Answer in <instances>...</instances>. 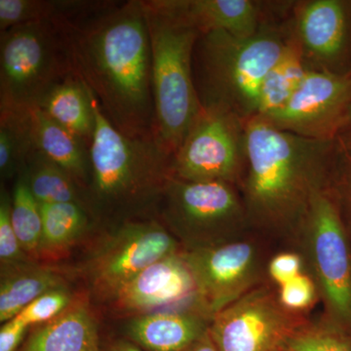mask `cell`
I'll return each instance as SVG.
<instances>
[{
  "instance_id": "6da1fadb",
  "label": "cell",
  "mask_w": 351,
  "mask_h": 351,
  "mask_svg": "<svg viewBox=\"0 0 351 351\" xmlns=\"http://www.w3.org/2000/svg\"><path fill=\"white\" fill-rule=\"evenodd\" d=\"M57 22L75 73L110 123L128 137L154 138L151 38L143 0L100 1Z\"/></svg>"
},
{
  "instance_id": "7a4b0ae2",
  "label": "cell",
  "mask_w": 351,
  "mask_h": 351,
  "mask_svg": "<svg viewBox=\"0 0 351 351\" xmlns=\"http://www.w3.org/2000/svg\"><path fill=\"white\" fill-rule=\"evenodd\" d=\"M246 145L240 184L248 221L302 228L314 197L329 188L336 141L301 137L253 117L246 119Z\"/></svg>"
},
{
  "instance_id": "3957f363",
  "label": "cell",
  "mask_w": 351,
  "mask_h": 351,
  "mask_svg": "<svg viewBox=\"0 0 351 351\" xmlns=\"http://www.w3.org/2000/svg\"><path fill=\"white\" fill-rule=\"evenodd\" d=\"M90 144L87 208L93 218L149 219L158 210L171 177L170 156L156 138H131L117 130L96 100Z\"/></svg>"
},
{
  "instance_id": "277c9868",
  "label": "cell",
  "mask_w": 351,
  "mask_h": 351,
  "mask_svg": "<svg viewBox=\"0 0 351 351\" xmlns=\"http://www.w3.org/2000/svg\"><path fill=\"white\" fill-rule=\"evenodd\" d=\"M290 24L269 21L247 38L226 32L201 34L193 52V76L202 107L226 108L243 119L257 113L263 80L294 41Z\"/></svg>"
},
{
  "instance_id": "5b68a950",
  "label": "cell",
  "mask_w": 351,
  "mask_h": 351,
  "mask_svg": "<svg viewBox=\"0 0 351 351\" xmlns=\"http://www.w3.org/2000/svg\"><path fill=\"white\" fill-rule=\"evenodd\" d=\"M152 47L154 138L172 156L202 110L193 76L200 32L159 5L143 0Z\"/></svg>"
},
{
  "instance_id": "8992f818",
  "label": "cell",
  "mask_w": 351,
  "mask_h": 351,
  "mask_svg": "<svg viewBox=\"0 0 351 351\" xmlns=\"http://www.w3.org/2000/svg\"><path fill=\"white\" fill-rule=\"evenodd\" d=\"M73 73L68 41L57 21L0 34V110L38 108L51 90Z\"/></svg>"
},
{
  "instance_id": "52a82bcc",
  "label": "cell",
  "mask_w": 351,
  "mask_h": 351,
  "mask_svg": "<svg viewBox=\"0 0 351 351\" xmlns=\"http://www.w3.org/2000/svg\"><path fill=\"white\" fill-rule=\"evenodd\" d=\"M246 162V119L226 108L202 107L171 158L170 172L182 181L237 186Z\"/></svg>"
},
{
  "instance_id": "ba28073f",
  "label": "cell",
  "mask_w": 351,
  "mask_h": 351,
  "mask_svg": "<svg viewBox=\"0 0 351 351\" xmlns=\"http://www.w3.org/2000/svg\"><path fill=\"white\" fill-rule=\"evenodd\" d=\"M174 237L154 219L123 221L108 233L86 265L96 297L108 302L152 263L178 252Z\"/></svg>"
},
{
  "instance_id": "9c48e42d",
  "label": "cell",
  "mask_w": 351,
  "mask_h": 351,
  "mask_svg": "<svg viewBox=\"0 0 351 351\" xmlns=\"http://www.w3.org/2000/svg\"><path fill=\"white\" fill-rule=\"evenodd\" d=\"M302 228L330 322L351 339V248L345 221L328 189L314 197Z\"/></svg>"
},
{
  "instance_id": "30bf717a",
  "label": "cell",
  "mask_w": 351,
  "mask_h": 351,
  "mask_svg": "<svg viewBox=\"0 0 351 351\" xmlns=\"http://www.w3.org/2000/svg\"><path fill=\"white\" fill-rule=\"evenodd\" d=\"M168 225L186 239H219L248 221L234 184L171 177L158 206Z\"/></svg>"
},
{
  "instance_id": "8fae6325",
  "label": "cell",
  "mask_w": 351,
  "mask_h": 351,
  "mask_svg": "<svg viewBox=\"0 0 351 351\" xmlns=\"http://www.w3.org/2000/svg\"><path fill=\"white\" fill-rule=\"evenodd\" d=\"M350 106L351 75L308 69L285 106L260 117L301 137L336 141Z\"/></svg>"
},
{
  "instance_id": "7c38bea8",
  "label": "cell",
  "mask_w": 351,
  "mask_h": 351,
  "mask_svg": "<svg viewBox=\"0 0 351 351\" xmlns=\"http://www.w3.org/2000/svg\"><path fill=\"white\" fill-rule=\"evenodd\" d=\"M182 255L195 279L196 304L212 319L250 292L257 279V251L249 242L193 247Z\"/></svg>"
},
{
  "instance_id": "4fadbf2b",
  "label": "cell",
  "mask_w": 351,
  "mask_h": 351,
  "mask_svg": "<svg viewBox=\"0 0 351 351\" xmlns=\"http://www.w3.org/2000/svg\"><path fill=\"white\" fill-rule=\"evenodd\" d=\"M209 331L218 351H282L297 330L280 302L258 289L217 313Z\"/></svg>"
},
{
  "instance_id": "5bb4252c",
  "label": "cell",
  "mask_w": 351,
  "mask_h": 351,
  "mask_svg": "<svg viewBox=\"0 0 351 351\" xmlns=\"http://www.w3.org/2000/svg\"><path fill=\"white\" fill-rule=\"evenodd\" d=\"M189 300L196 302L195 279L182 254L176 253L143 270L108 302L114 315L133 318L181 308Z\"/></svg>"
},
{
  "instance_id": "9a60e30c",
  "label": "cell",
  "mask_w": 351,
  "mask_h": 351,
  "mask_svg": "<svg viewBox=\"0 0 351 351\" xmlns=\"http://www.w3.org/2000/svg\"><path fill=\"white\" fill-rule=\"evenodd\" d=\"M293 31L309 69L338 73L336 66L345 52L348 32L343 1L298 2L293 12Z\"/></svg>"
},
{
  "instance_id": "2e32d148",
  "label": "cell",
  "mask_w": 351,
  "mask_h": 351,
  "mask_svg": "<svg viewBox=\"0 0 351 351\" xmlns=\"http://www.w3.org/2000/svg\"><path fill=\"white\" fill-rule=\"evenodd\" d=\"M211 322L197 306H189L131 318L126 332L145 351H186L209 331Z\"/></svg>"
},
{
  "instance_id": "e0dca14e",
  "label": "cell",
  "mask_w": 351,
  "mask_h": 351,
  "mask_svg": "<svg viewBox=\"0 0 351 351\" xmlns=\"http://www.w3.org/2000/svg\"><path fill=\"white\" fill-rule=\"evenodd\" d=\"M159 5L193 25L200 34L226 32L254 36L269 22L263 3L253 0H157Z\"/></svg>"
},
{
  "instance_id": "ac0fdd59",
  "label": "cell",
  "mask_w": 351,
  "mask_h": 351,
  "mask_svg": "<svg viewBox=\"0 0 351 351\" xmlns=\"http://www.w3.org/2000/svg\"><path fill=\"white\" fill-rule=\"evenodd\" d=\"M36 327L18 351H101L98 324L84 295H76L59 316Z\"/></svg>"
},
{
  "instance_id": "d6986e66",
  "label": "cell",
  "mask_w": 351,
  "mask_h": 351,
  "mask_svg": "<svg viewBox=\"0 0 351 351\" xmlns=\"http://www.w3.org/2000/svg\"><path fill=\"white\" fill-rule=\"evenodd\" d=\"M31 114L34 149L66 171L86 193L90 177V152L86 143L40 108L32 110Z\"/></svg>"
},
{
  "instance_id": "ffe728a7",
  "label": "cell",
  "mask_w": 351,
  "mask_h": 351,
  "mask_svg": "<svg viewBox=\"0 0 351 351\" xmlns=\"http://www.w3.org/2000/svg\"><path fill=\"white\" fill-rule=\"evenodd\" d=\"M96 98L76 73L51 90L40 110L82 138L90 147L96 128Z\"/></svg>"
},
{
  "instance_id": "44dd1931",
  "label": "cell",
  "mask_w": 351,
  "mask_h": 351,
  "mask_svg": "<svg viewBox=\"0 0 351 351\" xmlns=\"http://www.w3.org/2000/svg\"><path fill=\"white\" fill-rule=\"evenodd\" d=\"M66 274L51 265L31 263L1 274L0 282V321L16 317L44 293L68 287Z\"/></svg>"
},
{
  "instance_id": "7402d4cb",
  "label": "cell",
  "mask_w": 351,
  "mask_h": 351,
  "mask_svg": "<svg viewBox=\"0 0 351 351\" xmlns=\"http://www.w3.org/2000/svg\"><path fill=\"white\" fill-rule=\"evenodd\" d=\"M43 234L39 245V260L57 261L86 234L93 219L86 208L77 203L40 205Z\"/></svg>"
},
{
  "instance_id": "603a6c76",
  "label": "cell",
  "mask_w": 351,
  "mask_h": 351,
  "mask_svg": "<svg viewBox=\"0 0 351 351\" xmlns=\"http://www.w3.org/2000/svg\"><path fill=\"white\" fill-rule=\"evenodd\" d=\"M22 175L39 204L77 203L88 210L85 189L41 152H32Z\"/></svg>"
},
{
  "instance_id": "cb8c5ba5",
  "label": "cell",
  "mask_w": 351,
  "mask_h": 351,
  "mask_svg": "<svg viewBox=\"0 0 351 351\" xmlns=\"http://www.w3.org/2000/svg\"><path fill=\"white\" fill-rule=\"evenodd\" d=\"M34 149L31 110H0V177L17 179Z\"/></svg>"
},
{
  "instance_id": "d4e9b609",
  "label": "cell",
  "mask_w": 351,
  "mask_h": 351,
  "mask_svg": "<svg viewBox=\"0 0 351 351\" xmlns=\"http://www.w3.org/2000/svg\"><path fill=\"white\" fill-rule=\"evenodd\" d=\"M308 69L295 38L287 53L263 80L255 117H265L285 106Z\"/></svg>"
},
{
  "instance_id": "484cf974",
  "label": "cell",
  "mask_w": 351,
  "mask_h": 351,
  "mask_svg": "<svg viewBox=\"0 0 351 351\" xmlns=\"http://www.w3.org/2000/svg\"><path fill=\"white\" fill-rule=\"evenodd\" d=\"M95 4L92 0H0V34L29 23L73 19Z\"/></svg>"
},
{
  "instance_id": "4316f807",
  "label": "cell",
  "mask_w": 351,
  "mask_h": 351,
  "mask_svg": "<svg viewBox=\"0 0 351 351\" xmlns=\"http://www.w3.org/2000/svg\"><path fill=\"white\" fill-rule=\"evenodd\" d=\"M11 221L23 249L38 262L43 234L40 204L32 195L22 174L15 180L11 195Z\"/></svg>"
},
{
  "instance_id": "83f0119b",
  "label": "cell",
  "mask_w": 351,
  "mask_h": 351,
  "mask_svg": "<svg viewBox=\"0 0 351 351\" xmlns=\"http://www.w3.org/2000/svg\"><path fill=\"white\" fill-rule=\"evenodd\" d=\"M284 351H351V339L332 322L319 328L297 330Z\"/></svg>"
},
{
  "instance_id": "f1b7e54d",
  "label": "cell",
  "mask_w": 351,
  "mask_h": 351,
  "mask_svg": "<svg viewBox=\"0 0 351 351\" xmlns=\"http://www.w3.org/2000/svg\"><path fill=\"white\" fill-rule=\"evenodd\" d=\"M38 263L27 256L11 221V195L1 189L0 197V265L1 274Z\"/></svg>"
},
{
  "instance_id": "f546056e",
  "label": "cell",
  "mask_w": 351,
  "mask_h": 351,
  "mask_svg": "<svg viewBox=\"0 0 351 351\" xmlns=\"http://www.w3.org/2000/svg\"><path fill=\"white\" fill-rule=\"evenodd\" d=\"M75 298L68 287L53 289L34 300L17 316L29 327L38 326L59 316Z\"/></svg>"
},
{
  "instance_id": "4dcf8cb0",
  "label": "cell",
  "mask_w": 351,
  "mask_h": 351,
  "mask_svg": "<svg viewBox=\"0 0 351 351\" xmlns=\"http://www.w3.org/2000/svg\"><path fill=\"white\" fill-rule=\"evenodd\" d=\"M315 290L309 277L300 274L292 280L281 286L279 302L284 308L300 311L311 306Z\"/></svg>"
},
{
  "instance_id": "1f68e13d",
  "label": "cell",
  "mask_w": 351,
  "mask_h": 351,
  "mask_svg": "<svg viewBox=\"0 0 351 351\" xmlns=\"http://www.w3.org/2000/svg\"><path fill=\"white\" fill-rule=\"evenodd\" d=\"M302 258L297 254H279L269 263V276L272 280L282 286L302 274Z\"/></svg>"
},
{
  "instance_id": "d6a6232c",
  "label": "cell",
  "mask_w": 351,
  "mask_h": 351,
  "mask_svg": "<svg viewBox=\"0 0 351 351\" xmlns=\"http://www.w3.org/2000/svg\"><path fill=\"white\" fill-rule=\"evenodd\" d=\"M0 329V351H18L29 325L16 316L2 323Z\"/></svg>"
},
{
  "instance_id": "836d02e7",
  "label": "cell",
  "mask_w": 351,
  "mask_h": 351,
  "mask_svg": "<svg viewBox=\"0 0 351 351\" xmlns=\"http://www.w3.org/2000/svg\"><path fill=\"white\" fill-rule=\"evenodd\" d=\"M346 164V170L339 175V178L332 184L330 182L329 189L332 193H338L339 199H345L351 210V157Z\"/></svg>"
},
{
  "instance_id": "e575fe53",
  "label": "cell",
  "mask_w": 351,
  "mask_h": 351,
  "mask_svg": "<svg viewBox=\"0 0 351 351\" xmlns=\"http://www.w3.org/2000/svg\"><path fill=\"white\" fill-rule=\"evenodd\" d=\"M186 351H218V350H217L216 346H215L211 335H210V331H208L199 341H196L195 345L191 346Z\"/></svg>"
},
{
  "instance_id": "d590c367",
  "label": "cell",
  "mask_w": 351,
  "mask_h": 351,
  "mask_svg": "<svg viewBox=\"0 0 351 351\" xmlns=\"http://www.w3.org/2000/svg\"><path fill=\"white\" fill-rule=\"evenodd\" d=\"M108 351H145L142 348H138L135 343L126 339H120V341H114L112 346L108 348Z\"/></svg>"
},
{
  "instance_id": "8d00e7d4",
  "label": "cell",
  "mask_w": 351,
  "mask_h": 351,
  "mask_svg": "<svg viewBox=\"0 0 351 351\" xmlns=\"http://www.w3.org/2000/svg\"><path fill=\"white\" fill-rule=\"evenodd\" d=\"M345 128H351V106H350V110H348V114H346L345 123H343V127H341V131H339V133H341V130H343V129H345Z\"/></svg>"
},
{
  "instance_id": "74e56055",
  "label": "cell",
  "mask_w": 351,
  "mask_h": 351,
  "mask_svg": "<svg viewBox=\"0 0 351 351\" xmlns=\"http://www.w3.org/2000/svg\"></svg>"
}]
</instances>
